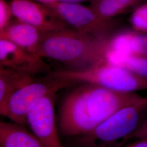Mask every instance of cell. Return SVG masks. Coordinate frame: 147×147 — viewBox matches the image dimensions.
<instances>
[{
	"mask_svg": "<svg viewBox=\"0 0 147 147\" xmlns=\"http://www.w3.org/2000/svg\"><path fill=\"white\" fill-rule=\"evenodd\" d=\"M143 137H147V118L136 130L129 137L127 141Z\"/></svg>",
	"mask_w": 147,
	"mask_h": 147,
	"instance_id": "cell-18",
	"label": "cell"
},
{
	"mask_svg": "<svg viewBox=\"0 0 147 147\" xmlns=\"http://www.w3.org/2000/svg\"><path fill=\"white\" fill-rule=\"evenodd\" d=\"M124 147H147V137L135 140L134 142Z\"/></svg>",
	"mask_w": 147,
	"mask_h": 147,
	"instance_id": "cell-19",
	"label": "cell"
},
{
	"mask_svg": "<svg viewBox=\"0 0 147 147\" xmlns=\"http://www.w3.org/2000/svg\"><path fill=\"white\" fill-rule=\"evenodd\" d=\"M74 84L51 74L47 78L34 80L22 85L11 95L1 116L24 126L28 112L43 97L51 93H57Z\"/></svg>",
	"mask_w": 147,
	"mask_h": 147,
	"instance_id": "cell-6",
	"label": "cell"
},
{
	"mask_svg": "<svg viewBox=\"0 0 147 147\" xmlns=\"http://www.w3.org/2000/svg\"><path fill=\"white\" fill-rule=\"evenodd\" d=\"M44 33L35 27L18 20L9 22L0 30V39L37 54V49Z\"/></svg>",
	"mask_w": 147,
	"mask_h": 147,
	"instance_id": "cell-10",
	"label": "cell"
},
{
	"mask_svg": "<svg viewBox=\"0 0 147 147\" xmlns=\"http://www.w3.org/2000/svg\"><path fill=\"white\" fill-rule=\"evenodd\" d=\"M129 22L134 31L147 33V3L134 9Z\"/></svg>",
	"mask_w": 147,
	"mask_h": 147,
	"instance_id": "cell-16",
	"label": "cell"
},
{
	"mask_svg": "<svg viewBox=\"0 0 147 147\" xmlns=\"http://www.w3.org/2000/svg\"><path fill=\"white\" fill-rule=\"evenodd\" d=\"M147 3V0H143V2H142V4H144V3Z\"/></svg>",
	"mask_w": 147,
	"mask_h": 147,
	"instance_id": "cell-22",
	"label": "cell"
},
{
	"mask_svg": "<svg viewBox=\"0 0 147 147\" xmlns=\"http://www.w3.org/2000/svg\"><path fill=\"white\" fill-rule=\"evenodd\" d=\"M74 30L102 40H110L121 31L118 20L100 16L90 7L81 3L53 1L44 4Z\"/></svg>",
	"mask_w": 147,
	"mask_h": 147,
	"instance_id": "cell-5",
	"label": "cell"
},
{
	"mask_svg": "<svg viewBox=\"0 0 147 147\" xmlns=\"http://www.w3.org/2000/svg\"><path fill=\"white\" fill-rule=\"evenodd\" d=\"M106 62L127 69L147 80V56L109 50Z\"/></svg>",
	"mask_w": 147,
	"mask_h": 147,
	"instance_id": "cell-14",
	"label": "cell"
},
{
	"mask_svg": "<svg viewBox=\"0 0 147 147\" xmlns=\"http://www.w3.org/2000/svg\"><path fill=\"white\" fill-rule=\"evenodd\" d=\"M11 16L18 21L35 27L44 33L71 29L44 4L32 0H11Z\"/></svg>",
	"mask_w": 147,
	"mask_h": 147,
	"instance_id": "cell-8",
	"label": "cell"
},
{
	"mask_svg": "<svg viewBox=\"0 0 147 147\" xmlns=\"http://www.w3.org/2000/svg\"><path fill=\"white\" fill-rule=\"evenodd\" d=\"M0 147H47L24 126L0 121Z\"/></svg>",
	"mask_w": 147,
	"mask_h": 147,
	"instance_id": "cell-11",
	"label": "cell"
},
{
	"mask_svg": "<svg viewBox=\"0 0 147 147\" xmlns=\"http://www.w3.org/2000/svg\"><path fill=\"white\" fill-rule=\"evenodd\" d=\"M147 56V33L121 31L110 39V49Z\"/></svg>",
	"mask_w": 147,
	"mask_h": 147,
	"instance_id": "cell-12",
	"label": "cell"
},
{
	"mask_svg": "<svg viewBox=\"0 0 147 147\" xmlns=\"http://www.w3.org/2000/svg\"><path fill=\"white\" fill-rule=\"evenodd\" d=\"M0 65L31 76L50 70L49 64L37 54L1 39Z\"/></svg>",
	"mask_w": 147,
	"mask_h": 147,
	"instance_id": "cell-9",
	"label": "cell"
},
{
	"mask_svg": "<svg viewBox=\"0 0 147 147\" xmlns=\"http://www.w3.org/2000/svg\"><path fill=\"white\" fill-rule=\"evenodd\" d=\"M147 118V98L116 111L93 131L84 136L89 147H110L127 141Z\"/></svg>",
	"mask_w": 147,
	"mask_h": 147,
	"instance_id": "cell-4",
	"label": "cell"
},
{
	"mask_svg": "<svg viewBox=\"0 0 147 147\" xmlns=\"http://www.w3.org/2000/svg\"><path fill=\"white\" fill-rule=\"evenodd\" d=\"M144 98L136 92H117L82 84L63 99L58 113L59 131L64 136H84L116 111Z\"/></svg>",
	"mask_w": 147,
	"mask_h": 147,
	"instance_id": "cell-1",
	"label": "cell"
},
{
	"mask_svg": "<svg viewBox=\"0 0 147 147\" xmlns=\"http://www.w3.org/2000/svg\"><path fill=\"white\" fill-rule=\"evenodd\" d=\"M110 40H102L73 28L44 33L37 50L43 58L59 62L70 70L92 68L106 62Z\"/></svg>",
	"mask_w": 147,
	"mask_h": 147,
	"instance_id": "cell-2",
	"label": "cell"
},
{
	"mask_svg": "<svg viewBox=\"0 0 147 147\" xmlns=\"http://www.w3.org/2000/svg\"><path fill=\"white\" fill-rule=\"evenodd\" d=\"M37 1L42 2L43 4H47V3H49L55 1V0H37Z\"/></svg>",
	"mask_w": 147,
	"mask_h": 147,
	"instance_id": "cell-21",
	"label": "cell"
},
{
	"mask_svg": "<svg viewBox=\"0 0 147 147\" xmlns=\"http://www.w3.org/2000/svg\"><path fill=\"white\" fill-rule=\"evenodd\" d=\"M51 75L74 84H93L117 92H136L147 89V79L107 62L86 70L67 69Z\"/></svg>",
	"mask_w": 147,
	"mask_h": 147,
	"instance_id": "cell-3",
	"label": "cell"
},
{
	"mask_svg": "<svg viewBox=\"0 0 147 147\" xmlns=\"http://www.w3.org/2000/svg\"><path fill=\"white\" fill-rule=\"evenodd\" d=\"M143 0H92L90 7L100 16L107 19L136 8L142 5Z\"/></svg>",
	"mask_w": 147,
	"mask_h": 147,
	"instance_id": "cell-15",
	"label": "cell"
},
{
	"mask_svg": "<svg viewBox=\"0 0 147 147\" xmlns=\"http://www.w3.org/2000/svg\"><path fill=\"white\" fill-rule=\"evenodd\" d=\"M11 16L9 5H8L5 1L0 0V30L9 22Z\"/></svg>",
	"mask_w": 147,
	"mask_h": 147,
	"instance_id": "cell-17",
	"label": "cell"
},
{
	"mask_svg": "<svg viewBox=\"0 0 147 147\" xmlns=\"http://www.w3.org/2000/svg\"><path fill=\"white\" fill-rule=\"evenodd\" d=\"M2 67V66H1V65H0V67Z\"/></svg>",
	"mask_w": 147,
	"mask_h": 147,
	"instance_id": "cell-23",
	"label": "cell"
},
{
	"mask_svg": "<svg viewBox=\"0 0 147 147\" xmlns=\"http://www.w3.org/2000/svg\"><path fill=\"white\" fill-rule=\"evenodd\" d=\"M32 80L31 75L28 74L0 67V116L11 95Z\"/></svg>",
	"mask_w": 147,
	"mask_h": 147,
	"instance_id": "cell-13",
	"label": "cell"
},
{
	"mask_svg": "<svg viewBox=\"0 0 147 147\" xmlns=\"http://www.w3.org/2000/svg\"><path fill=\"white\" fill-rule=\"evenodd\" d=\"M92 0H55V1H57L59 2L62 3H81V2L89 1L90 2Z\"/></svg>",
	"mask_w": 147,
	"mask_h": 147,
	"instance_id": "cell-20",
	"label": "cell"
},
{
	"mask_svg": "<svg viewBox=\"0 0 147 147\" xmlns=\"http://www.w3.org/2000/svg\"><path fill=\"white\" fill-rule=\"evenodd\" d=\"M57 93L47 95L30 111L26 125L30 132L47 147H65L59 136V129L55 113Z\"/></svg>",
	"mask_w": 147,
	"mask_h": 147,
	"instance_id": "cell-7",
	"label": "cell"
}]
</instances>
